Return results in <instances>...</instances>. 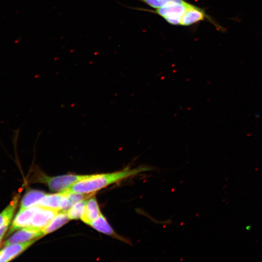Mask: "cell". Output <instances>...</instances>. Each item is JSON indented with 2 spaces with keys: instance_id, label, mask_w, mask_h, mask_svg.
Segmentation results:
<instances>
[{
  "instance_id": "5",
  "label": "cell",
  "mask_w": 262,
  "mask_h": 262,
  "mask_svg": "<svg viewBox=\"0 0 262 262\" xmlns=\"http://www.w3.org/2000/svg\"><path fill=\"white\" fill-rule=\"evenodd\" d=\"M44 236L41 230L31 227L20 229L11 235L3 243V246L8 245L27 242L33 239H38Z\"/></svg>"
},
{
  "instance_id": "18",
  "label": "cell",
  "mask_w": 262,
  "mask_h": 262,
  "mask_svg": "<svg viewBox=\"0 0 262 262\" xmlns=\"http://www.w3.org/2000/svg\"><path fill=\"white\" fill-rule=\"evenodd\" d=\"M3 236H4V235H0V244H1V240H2V239L3 237Z\"/></svg>"
},
{
  "instance_id": "17",
  "label": "cell",
  "mask_w": 262,
  "mask_h": 262,
  "mask_svg": "<svg viewBox=\"0 0 262 262\" xmlns=\"http://www.w3.org/2000/svg\"><path fill=\"white\" fill-rule=\"evenodd\" d=\"M8 225H6L0 228V236L4 234L5 232L8 229Z\"/></svg>"
},
{
  "instance_id": "8",
  "label": "cell",
  "mask_w": 262,
  "mask_h": 262,
  "mask_svg": "<svg viewBox=\"0 0 262 262\" xmlns=\"http://www.w3.org/2000/svg\"><path fill=\"white\" fill-rule=\"evenodd\" d=\"M66 205V193L65 191L54 194H46L41 199L38 205L64 211Z\"/></svg>"
},
{
  "instance_id": "14",
  "label": "cell",
  "mask_w": 262,
  "mask_h": 262,
  "mask_svg": "<svg viewBox=\"0 0 262 262\" xmlns=\"http://www.w3.org/2000/svg\"><path fill=\"white\" fill-rule=\"evenodd\" d=\"M19 198V195L16 196L10 203L0 213V228L4 225H9Z\"/></svg>"
},
{
  "instance_id": "16",
  "label": "cell",
  "mask_w": 262,
  "mask_h": 262,
  "mask_svg": "<svg viewBox=\"0 0 262 262\" xmlns=\"http://www.w3.org/2000/svg\"><path fill=\"white\" fill-rule=\"evenodd\" d=\"M142 1L149 6L154 8H159L178 0H138ZM172 3V2H171Z\"/></svg>"
},
{
  "instance_id": "4",
  "label": "cell",
  "mask_w": 262,
  "mask_h": 262,
  "mask_svg": "<svg viewBox=\"0 0 262 262\" xmlns=\"http://www.w3.org/2000/svg\"><path fill=\"white\" fill-rule=\"evenodd\" d=\"M207 19L219 30L224 32V29L207 15L202 9L189 3L180 21V25L189 26L198 21Z\"/></svg>"
},
{
  "instance_id": "15",
  "label": "cell",
  "mask_w": 262,
  "mask_h": 262,
  "mask_svg": "<svg viewBox=\"0 0 262 262\" xmlns=\"http://www.w3.org/2000/svg\"><path fill=\"white\" fill-rule=\"evenodd\" d=\"M88 198L83 199L76 202L67 211L66 213L70 220H77L81 218L83 214Z\"/></svg>"
},
{
  "instance_id": "3",
  "label": "cell",
  "mask_w": 262,
  "mask_h": 262,
  "mask_svg": "<svg viewBox=\"0 0 262 262\" xmlns=\"http://www.w3.org/2000/svg\"><path fill=\"white\" fill-rule=\"evenodd\" d=\"M189 4L186 1L183 3L172 2L155 10H141L157 14L164 18L169 24L178 25H180L182 16Z\"/></svg>"
},
{
  "instance_id": "9",
  "label": "cell",
  "mask_w": 262,
  "mask_h": 262,
  "mask_svg": "<svg viewBox=\"0 0 262 262\" xmlns=\"http://www.w3.org/2000/svg\"><path fill=\"white\" fill-rule=\"evenodd\" d=\"M37 240L12 244L4 246L0 250V262H8L14 259L32 246Z\"/></svg>"
},
{
  "instance_id": "10",
  "label": "cell",
  "mask_w": 262,
  "mask_h": 262,
  "mask_svg": "<svg viewBox=\"0 0 262 262\" xmlns=\"http://www.w3.org/2000/svg\"><path fill=\"white\" fill-rule=\"evenodd\" d=\"M90 226L100 232L110 235L129 244H131L129 240L118 235L114 230L102 213L95 220L90 224Z\"/></svg>"
},
{
  "instance_id": "11",
  "label": "cell",
  "mask_w": 262,
  "mask_h": 262,
  "mask_svg": "<svg viewBox=\"0 0 262 262\" xmlns=\"http://www.w3.org/2000/svg\"><path fill=\"white\" fill-rule=\"evenodd\" d=\"M101 213L95 196H90L87 199L84 211L81 219L84 223L90 225Z\"/></svg>"
},
{
  "instance_id": "2",
  "label": "cell",
  "mask_w": 262,
  "mask_h": 262,
  "mask_svg": "<svg viewBox=\"0 0 262 262\" xmlns=\"http://www.w3.org/2000/svg\"><path fill=\"white\" fill-rule=\"evenodd\" d=\"M91 175L67 174L50 177L39 173L36 176L34 181L46 185L52 191L60 192L69 188L77 182Z\"/></svg>"
},
{
  "instance_id": "7",
  "label": "cell",
  "mask_w": 262,
  "mask_h": 262,
  "mask_svg": "<svg viewBox=\"0 0 262 262\" xmlns=\"http://www.w3.org/2000/svg\"><path fill=\"white\" fill-rule=\"evenodd\" d=\"M59 212L54 209L39 206L29 227L41 230L52 220Z\"/></svg>"
},
{
  "instance_id": "13",
  "label": "cell",
  "mask_w": 262,
  "mask_h": 262,
  "mask_svg": "<svg viewBox=\"0 0 262 262\" xmlns=\"http://www.w3.org/2000/svg\"><path fill=\"white\" fill-rule=\"evenodd\" d=\"M69 220L66 212L60 211L52 220L45 228L41 229L44 236L55 231L66 224Z\"/></svg>"
},
{
  "instance_id": "1",
  "label": "cell",
  "mask_w": 262,
  "mask_h": 262,
  "mask_svg": "<svg viewBox=\"0 0 262 262\" xmlns=\"http://www.w3.org/2000/svg\"><path fill=\"white\" fill-rule=\"evenodd\" d=\"M151 169L147 166H141L134 169L127 167L123 170L115 172L92 174L90 177L77 182L66 190L81 194H94L110 185Z\"/></svg>"
},
{
  "instance_id": "12",
  "label": "cell",
  "mask_w": 262,
  "mask_h": 262,
  "mask_svg": "<svg viewBox=\"0 0 262 262\" xmlns=\"http://www.w3.org/2000/svg\"><path fill=\"white\" fill-rule=\"evenodd\" d=\"M46 195L45 192L37 190H30L23 196L19 210L38 205L41 199Z\"/></svg>"
},
{
  "instance_id": "6",
  "label": "cell",
  "mask_w": 262,
  "mask_h": 262,
  "mask_svg": "<svg viewBox=\"0 0 262 262\" xmlns=\"http://www.w3.org/2000/svg\"><path fill=\"white\" fill-rule=\"evenodd\" d=\"M39 207V205H36L28 208L19 210L13 221L7 235H10L16 230L29 226L33 216Z\"/></svg>"
}]
</instances>
